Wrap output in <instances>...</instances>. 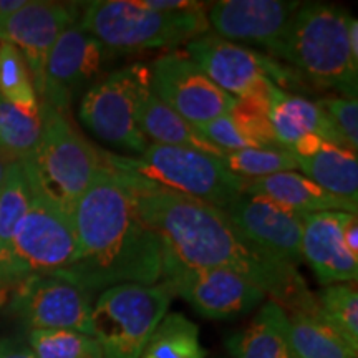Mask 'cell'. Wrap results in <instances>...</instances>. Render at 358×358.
Segmentation results:
<instances>
[{
    "mask_svg": "<svg viewBox=\"0 0 358 358\" xmlns=\"http://www.w3.org/2000/svg\"><path fill=\"white\" fill-rule=\"evenodd\" d=\"M116 173V171H115ZM163 252L189 268H226L264 290L287 313L315 312L317 299L297 267L264 252L216 206L116 173Z\"/></svg>",
    "mask_w": 358,
    "mask_h": 358,
    "instance_id": "6da1fadb",
    "label": "cell"
},
{
    "mask_svg": "<svg viewBox=\"0 0 358 358\" xmlns=\"http://www.w3.org/2000/svg\"><path fill=\"white\" fill-rule=\"evenodd\" d=\"M78 259L58 272L62 279L95 295L123 284L161 280L163 244L138 213L118 174L103 166L71 214Z\"/></svg>",
    "mask_w": 358,
    "mask_h": 358,
    "instance_id": "7a4b0ae2",
    "label": "cell"
},
{
    "mask_svg": "<svg viewBox=\"0 0 358 358\" xmlns=\"http://www.w3.org/2000/svg\"><path fill=\"white\" fill-rule=\"evenodd\" d=\"M350 19L347 10L329 3H301L272 57L322 87L338 90L345 98H357L358 62L348 47Z\"/></svg>",
    "mask_w": 358,
    "mask_h": 358,
    "instance_id": "3957f363",
    "label": "cell"
},
{
    "mask_svg": "<svg viewBox=\"0 0 358 358\" xmlns=\"http://www.w3.org/2000/svg\"><path fill=\"white\" fill-rule=\"evenodd\" d=\"M40 116L42 134L38 145L34 155L20 164L30 191L71 216L103 168L101 150L83 136L65 111L40 101Z\"/></svg>",
    "mask_w": 358,
    "mask_h": 358,
    "instance_id": "277c9868",
    "label": "cell"
},
{
    "mask_svg": "<svg viewBox=\"0 0 358 358\" xmlns=\"http://www.w3.org/2000/svg\"><path fill=\"white\" fill-rule=\"evenodd\" d=\"M103 166L138 178L161 189L224 209L239 198L248 181L236 176L222 158L182 146L150 143L140 156L101 151Z\"/></svg>",
    "mask_w": 358,
    "mask_h": 358,
    "instance_id": "5b68a950",
    "label": "cell"
},
{
    "mask_svg": "<svg viewBox=\"0 0 358 358\" xmlns=\"http://www.w3.org/2000/svg\"><path fill=\"white\" fill-rule=\"evenodd\" d=\"M82 6L77 25L111 53L173 48L209 32L206 8L156 12L138 0H93Z\"/></svg>",
    "mask_w": 358,
    "mask_h": 358,
    "instance_id": "8992f818",
    "label": "cell"
},
{
    "mask_svg": "<svg viewBox=\"0 0 358 358\" xmlns=\"http://www.w3.org/2000/svg\"><path fill=\"white\" fill-rule=\"evenodd\" d=\"M173 297L164 282L123 284L100 292L93 303L92 327L103 358H140Z\"/></svg>",
    "mask_w": 358,
    "mask_h": 358,
    "instance_id": "52a82bcc",
    "label": "cell"
},
{
    "mask_svg": "<svg viewBox=\"0 0 358 358\" xmlns=\"http://www.w3.org/2000/svg\"><path fill=\"white\" fill-rule=\"evenodd\" d=\"M78 259L73 217L32 192L29 209L17 227L6 292L32 275L58 274Z\"/></svg>",
    "mask_w": 358,
    "mask_h": 358,
    "instance_id": "ba28073f",
    "label": "cell"
},
{
    "mask_svg": "<svg viewBox=\"0 0 358 358\" xmlns=\"http://www.w3.org/2000/svg\"><path fill=\"white\" fill-rule=\"evenodd\" d=\"M145 64L111 71L83 93L78 118L98 140L140 156L148 140L136 122V88Z\"/></svg>",
    "mask_w": 358,
    "mask_h": 358,
    "instance_id": "9c48e42d",
    "label": "cell"
},
{
    "mask_svg": "<svg viewBox=\"0 0 358 358\" xmlns=\"http://www.w3.org/2000/svg\"><path fill=\"white\" fill-rule=\"evenodd\" d=\"M161 282L199 315L231 320L252 312L267 297L245 277L226 268H189L163 252Z\"/></svg>",
    "mask_w": 358,
    "mask_h": 358,
    "instance_id": "30bf717a",
    "label": "cell"
},
{
    "mask_svg": "<svg viewBox=\"0 0 358 358\" xmlns=\"http://www.w3.org/2000/svg\"><path fill=\"white\" fill-rule=\"evenodd\" d=\"M93 294L53 274L32 275L12 290L8 312L30 330H75L93 335Z\"/></svg>",
    "mask_w": 358,
    "mask_h": 358,
    "instance_id": "8fae6325",
    "label": "cell"
},
{
    "mask_svg": "<svg viewBox=\"0 0 358 358\" xmlns=\"http://www.w3.org/2000/svg\"><path fill=\"white\" fill-rule=\"evenodd\" d=\"M150 87L161 101L192 127L231 113L236 98L217 87L186 52L173 50L148 66Z\"/></svg>",
    "mask_w": 358,
    "mask_h": 358,
    "instance_id": "7c38bea8",
    "label": "cell"
},
{
    "mask_svg": "<svg viewBox=\"0 0 358 358\" xmlns=\"http://www.w3.org/2000/svg\"><path fill=\"white\" fill-rule=\"evenodd\" d=\"M187 55L201 70L236 100L248 98L264 80L271 78L284 90L294 83L295 70H287L268 55L204 34L186 43Z\"/></svg>",
    "mask_w": 358,
    "mask_h": 358,
    "instance_id": "4fadbf2b",
    "label": "cell"
},
{
    "mask_svg": "<svg viewBox=\"0 0 358 358\" xmlns=\"http://www.w3.org/2000/svg\"><path fill=\"white\" fill-rule=\"evenodd\" d=\"M113 55L100 40L75 24L58 37L47 58L43 90L38 100L69 113L83 90L98 82L103 66Z\"/></svg>",
    "mask_w": 358,
    "mask_h": 358,
    "instance_id": "5bb4252c",
    "label": "cell"
},
{
    "mask_svg": "<svg viewBox=\"0 0 358 358\" xmlns=\"http://www.w3.org/2000/svg\"><path fill=\"white\" fill-rule=\"evenodd\" d=\"M78 3L29 0L20 10L0 19V42L19 48L29 66L35 92L40 98L43 75L52 47L71 25L80 19Z\"/></svg>",
    "mask_w": 358,
    "mask_h": 358,
    "instance_id": "9a60e30c",
    "label": "cell"
},
{
    "mask_svg": "<svg viewBox=\"0 0 358 358\" xmlns=\"http://www.w3.org/2000/svg\"><path fill=\"white\" fill-rule=\"evenodd\" d=\"M222 211L245 239L268 256L295 267L302 261L303 214L248 192H243Z\"/></svg>",
    "mask_w": 358,
    "mask_h": 358,
    "instance_id": "2e32d148",
    "label": "cell"
},
{
    "mask_svg": "<svg viewBox=\"0 0 358 358\" xmlns=\"http://www.w3.org/2000/svg\"><path fill=\"white\" fill-rule=\"evenodd\" d=\"M301 3L295 0H221L211 3L206 17L214 35L232 43L264 47L272 58Z\"/></svg>",
    "mask_w": 358,
    "mask_h": 358,
    "instance_id": "e0dca14e",
    "label": "cell"
},
{
    "mask_svg": "<svg viewBox=\"0 0 358 358\" xmlns=\"http://www.w3.org/2000/svg\"><path fill=\"white\" fill-rule=\"evenodd\" d=\"M350 213L325 211L303 217L301 254L324 287L334 284H355L358 259L348 252L342 227Z\"/></svg>",
    "mask_w": 358,
    "mask_h": 358,
    "instance_id": "ac0fdd59",
    "label": "cell"
},
{
    "mask_svg": "<svg viewBox=\"0 0 358 358\" xmlns=\"http://www.w3.org/2000/svg\"><path fill=\"white\" fill-rule=\"evenodd\" d=\"M136 122L143 136L153 145L182 146L224 158V151L201 136L192 124L181 118L156 96L150 87L148 65H143L136 88Z\"/></svg>",
    "mask_w": 358,
    "mask_h": 358,
    "instance_id": "d6986e66",
    "label": "cell"
},
{
    "mask_svg": "<svg viewBox=\"0 0 358 358\" xmlns=\"http://www.w3.org/2000/svg\"><path fill=\"white\" fill-rule=\"evenodd\" d=\"M244 192L252 196H261L272 203L290 209V211L303 214L338 211V213H358L355 201L338 198L330 194L324 187L297 171L277 173L272 176L252 179L248 181Z\"/></svg>",
    "mask_w": 358,
    "mask_h": 358,
    "instance_id": "ffe728a7",
    "label": "cell"
},
{
    "mask_svg": "<svg viewBox=\"0 0 358 358\" xmlns=\"http://www.w3.org/2000/svg\"><path fill=\"white\" fill-rule=\"evenodd\" d=\"M226 343L232 358H295L287 313L272 301L264 302L250 324Z\"/></svg>",
    "mask_w": 358,
    "mask_h": 358,
    "instance_id": "44dd1931",
    "label": "cell"
},
{
    "mask_svg": "<svg viewBox=\"0 0 358 358\" xmlns=\"http://www.w3.org/2000/svg\"><path fill=\"white\" fill-rule=\"evenodd\" d=\"M268 120L274 128L277 141L284 150H289L307 134H315L332 145L347 148L337 128L334 127L332 120L317 101L289 95L285 92L280 100L272 106Z\"/></svg>",
    "mask_w": 358,
    "mask_h": 358,
    "instance_id": "7402d4cb",
    "label": "cell"
},
{
    "mask_svg": "<svg viewBox=\"0 0 358 358\" xmlns=\"http://www.w3.org/2000/svg\"><path fill=\"white\" fill-rule=\"evenodd\" d=\"M295 158V156H294ZM303 176L338 198L358 199V159L357 153L324 141L315 153L295 158Z\"/></svg>",
    "mask_w": 358,
    "mask_h": 358,
    "instance_id": "603a6c76",
    "label": "cell"
},
{
    "mask_svg": "<svg viewBox=\"0 0 358 358\" xmlns=\"http://www.w3.org/2000/svg\"><path fill=\"white\" fill-rule=\"evenodd\" d=\"M287 319L295 358H358V348L352 347L319 310L287 313Z\"/></svg>",
    "mask_w": 358,
    "mask_h": 358,
    "instance_id": "cb8c5ba5",
    "label": "cell"
},
{
    "mask_svg": "<svg viewBox=\"0 0 358 358\" xmlns=\"http://www.w3.org/2000/svg\"><path fill=\"white\" fill-rule=\"evenodd\" d=\"M32 201L29 181L19 161L7 168L0 182V301L6 297V280L12 261V248L17 227Z\"/></svg>",
    "mask_w": 358,
    "mask_h": 358,
    "instance_id": "d4e9b609",
    "label": "cell"
},
{
    "mask_svg": "<svg viewBox=\"0 0 358 358\" xmlns=\"http://www.w3.org/2000/svg\"><path fill=\"white\" fill-rule=\"evenodd\" d=\"M199 329L182 313H166L140 358H206Z\"/></svg>",
    "mask_w": 358,
    "mask_h": 358,
    "instance_id": "484cf974",
    "label": "cell"
},
{
    "mask_svg": "<svg viewBox=\"0 0 358 358\" xmlns=\"http://www.w3.org/2000/svg\"><path fill=\"white\" fill-rule=\"evenodd\" d=\"M42 134V116L27 113L0 98V151L24 163L34 155Z\"/></svg>",
    "mask_w": 358,
    "mask_h": 358,
    "instance_id": "4316f807",
    "label": "cell"
},
{
    "mask_svg": "<svg viewBox=\"0 0 358 358\" xmlns=\"http://www.w3.org/2000/svg\"><path fill=\"white\" fill-rule=\"evenodd\" d=\"M0 98L27 113H38L40 100L19 48L0 42Z\"/></svg>",
    "mask_w": 358,
    "mask_h": 358,
    "instance_id": "83f0119b",
    "label": "cell"
},
{
    "mask_svg": "<svg viewBox=\"0 0 358 358\" xmlns=\"http://www.w3.org/2000/svg\"><path fill=\"white\" fill-rule=\"evenodd\" d=\"M317 310L352 347L358 348V292L355 284L327 285L315 294Z\"/></svg>",
    "mask_w": 358,
    "mask_h": 358,
    "instance_id": "f1b7e54d",
    "label": "cell"
},
{
    "mask_svg": "<svg viewBox=\"0 0 358 358\" xmlns=\"http://www.w3.org/2000/svg\"><path fill=\"white\" fill-rule=\"evenodd\" d=\"M27 345L37 358H103L98 340L75 330H30Z\"/></svg>",
    "mask_w": 358,
    "mask_h": 358,
    "instance_id": "f546056e",
    "label": "cell"
},
{
    "mask_svg": "<svg viewBox=\"0 0 358 358\" xmlns=\"http://www.w3.org/2000/svg\"><path fill=\"white\" fill-rule=\"evenodd\" d=\"M222 161L231 173L245 181L299 169L292 153L280 148H248L226 153Z\"/></svg>",
    "mask_w": 358,
    "mask_h": 358,
    "instance_id": "4dcf8cb0",
    "label": "cell"
},
{
    "mask_svg": "<svg viewBox=\"0 0 358 358\" xmlns=\"http://www.w3.org/2000/svg\"><path fill=\"white\" fill-rule=\"evenodd\" d=\"M231 116L250 148H280L271 120H268V113L261 106L248 100H237Z\"/></svg>",
    "mask_w": 358,
    "mask_h": 358,
    "instance_id": "1f68e13d",
    "label": "cell"
},
{
    "mask_svg": "<svg viewBox=\"0 0 358 358\" xmlns=\"http://www.w3.org/2000/svg\"><path fill=\"white\" fill-rule=\"evenodd\" d=\"M332 120L334 127L353 153L358 151V101L357 98L327 96L317 101Z\"/></svg>",
    "mask_w": 358,
    "mask_h": 358,
    "instance_id": "d6a6232c",
    "label": "cell"
},
{
    "mask_svg": "<svg viewBox=\"0 0 358 358\" xmlns=\"http://www.w3.org/2000/svg\"><path fill=\"white\" fill-rule=\"evenodd\" d=\"M201 136H204L211 145H214L224 153H234V151L248 150L250 145L237 129L231 113L214 118L211 122L196 127Z\"/></svg>",
    "mask_w": 358,
    "mask_h": 358,
    "instance_id": "836d02e7",
    "label": "cell"
},
{
    "mask_svg": "<svg viewBox=\"0 0 358 358\" xmlns=\"http://www.w3.org/2000/svg\"><path fill=\"white\" fill-rule=\"evenodd\" d=\"M141 7L156 12H186L206 8L208 3L194 2V0H138Z\"/></svg>",
    "mask_w": 358,
    "mask_h": 358,
    "instance_id": "e575fe53",
    "label": "cell"
},
{
    "mask_svg": "<svg viewBox=\"0 0 358 358\" xmlns=\"http://www.w3.org/2000/svg\"><path fill=\"white\" fill-rule=\"evenodd\" d=\"M342 234H343V243H345V248L348 249V252H350L355 259H358V217H357V214H347L345 221H343Z\"/></svg>",
    "mask_w": 358,
    "mask_h": 358,
    "instance_id": "d590c367",
    "label": "cell"
},
{
    "mask_svg": "<svg viewBox=\"0 0 358 358\" xmlns=\"http://www.w3.org/2000/svg\"><path fill=\"white\" fill-rule=\"evenodd\" d=\"M0 358H37L27 343L6 338L0 342Z\"/></svg>",
    "mask_w": 358,
    "mask_h": 358,
    "instance_id": "8d00e7d4",
    "label": "cell"
},
{
    "mask_svg": "<svg viewBox=\"0 0 358 358\" xmlns=\"http://www.w3.org/2000/svg\"><path fill=\"white\" fill-rule=\"evenodd\" d=\"M348 47H350L352 58L358 62V20L353 17L348 22Z\"/></svg>",
    "mask_w": 358,
    "mask_h": 358,
    "instance_id": "74e56055",
    "label": "cell"
},
{
    "mask_svg": "<svg viewBox=\"0 0 358 358\" xmlns=\"http://www.w3.org/2000/svg\"><path fill=\"white\" fill-rule=\"evenodd\" d=\"M27 2L29 0H0V19H6V17L20 10Z\"/></svg>",
    "mask_w": 358,
    "mask_h": 358,
    "instance_id": "f35d334b",
    "label": "cell"
},
{
    "mask_svg": "<svg viewBox=\"0 0 358 358\" xmlns=\"http://www.w3.org/2000/svg\"><path fill=\"white\" fill-rule=\"evenodd\" d=\"M10 163H13V161H12L10 158H8L7 155H3L2 151H0V182H2L3 176H6L7 168L10 166Z\"/></svg>",
    "mask_w": 358,
    "mask_h": 358,
    "instance_id": "ab89813d",
    "label": "cell"
},
{
    "mask_svg": "<svg viewBox=\"0 0 358 358\" xmlns=\"http://www.w3.org/2000/svg\"><path fill=\"white\" fill-rule=\"evenodd\" d=\"M3 155H6V153H3Z\"/></svg>",
    "mask_w": 358,
    "mask_h": 358,
    "instance_id": "60d3db41",
    "label": "cell"
}]
</instances>
